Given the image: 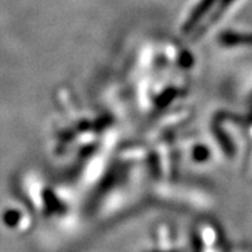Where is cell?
Instances as JSON below:
<instances>
[{"instance_id":"cell-2","label":"cell","mask_w":252,"mask_h":252,"mask_svg":"<svg viewBox=\"0 0 252 252\" xmlns=\"http://www.w3.org/2000/svg\"><path fill=\"white\" fill-rule=\"evenodd\" d=\"M219 41L225 47H252V33L239 32H222L219 36Z\"/></svg>"},{"instance_id":"cell-1","label":"cell","mask_w":252,"mask_h":252,"mask_svg":"<svg viewBox=\"0 0 252 252\" xmlns=\"http://www.w3.org/2000/svg\"><path fill=\"white\" fill-rule=\"evenodd\" d=\"M215 3L216 0H201L196 7H194V9L192 10V13L189 14V17L187 18L184 27H183V31L184 32L192 31L199 24V21L202 20L203 17L207 14V12L213 8V5Z\"/></svg>"}]
</instances>
